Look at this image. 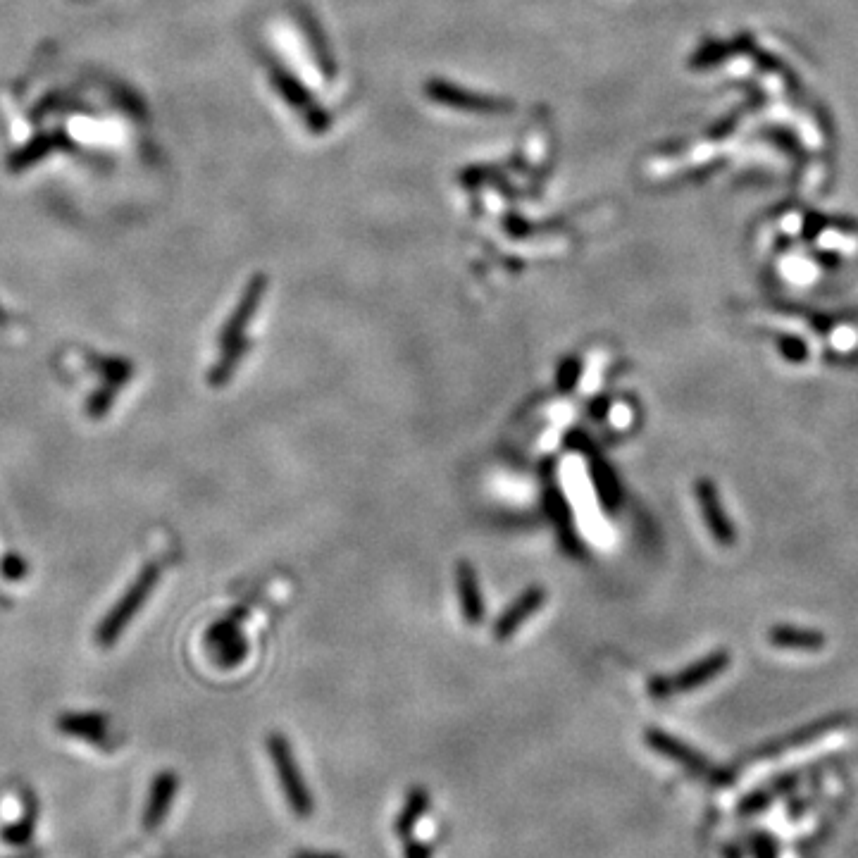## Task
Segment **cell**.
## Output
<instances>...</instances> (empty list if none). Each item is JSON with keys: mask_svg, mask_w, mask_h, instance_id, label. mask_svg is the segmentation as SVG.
Here are the masks:
<instances>
[{"mask_svg": "<svg viewBox=\"0 0 858 858\" xmlns=\"http://www.w3.org/2000/svg\"><path fill=\"white\" fill-rule=\"evenodd\" d=\"M265 282L263 279H253L251 284H248L246 294L241 296L239 306L232 313V317L227 320L225 329H222L220 334V358H217L215 368L208 372V384L210 387H225L229 379L234 377L236 368H239L241 358H244L246 353V339L244 332L246 327L251 325L253 315H256L260 296H263Z\"/></svg>", "mask_w": 858, "mask_h": 858, "instance_id": "6da1fadb", "label": "cell"}, {"mask_svg": "<svg viewBox=\"0 0 858 858\" xmlns=\"http://www.w3.org/2000/svg\"><path fill=\"white\" fill-rule=\"evenodd\" d=\"M267 751H270L272 763H275V773H277L279 787H282L286 797V804L291 806V811H294L298 818L313 816L315 811L313 794H310L308 782L303 780L301 768H298L289 739L279 735V732H272V735L267 737Z\"/></svg>", "mask_w": 858, "mask_h": 858, "instance_id": "7a4b0ae2", "label": "cell"}, {"mask_svg": "<svg viewBox=\"0 0 858 858\" xmlns=\"http://www.w3.org/2000/svg\"><path fill=\"white\" fill-rule=\"evenodd\" d=\"M644 739H646V746H651L656 754L675 761L677 766L685 768L689 775L699 777V780L711 782L715 787H725L732 782V777L727 775L723 768H715L708 758L701 756L699 751L682 742V739L670 735V732L658 730V727H649V730L644 732Z\"/></svg>", "mask_w": 858, "mask_h": 858, "instance_id": "3957f363", "label": "cell"}, {"mask_svg": "<svg viewBox=\"0 0 858 858\" xmlns=\"http://www.w3.org/2000/svg\"><path fill=\"white\" fill-rule=\"evenodd\" d=\"M160 580V568L158 565H146L139 572V577L132 582V587L124 592V596L113 606V611L105 615V620L98 627V642L103 646H110L120 639V634L127 630V625L132 623V618L141 611L143 603L148 601V596L155 589V584Z\"/></svg>", "mask_w": 858, "mask_h": 858, "instance_id": "277c9868", "label": "cell"}, {"mask_svg": "<svg viewBox=\"0 0 858 858\" xmlns=\"http://www.w3.org/2000/svg\"><path fill=\"white\" fill-rule=\"evenodd\" d=\"M725 665H727L725 654H713L673 677H654V680L649 682V694L654 696V699H668V696L694 692V689L704 687L706 682L715 680V677L723 673Z\"/></svg>", "mask_w": 858, "mask_h": 858, "instance_id": "5b68a950", "label": "cell"}, {"mask_svg": "<svg viewBox=\"0 0 858 858\" xmlns=\"http://www.w3.org/2000/svg\"><path fill=\"white\" fill-rule=\"evenodd\" d=\"M544 603H546L544 587H539V584L527 587L525 592H522L513 603H508L506 611L499 615V620L494 623V630H491L494 639L506 642V639H511L513 634H518V630L527 623V620L534 618V615L542 611Z\"/></svg>", "mask_w": 858, "mask_h": 858, "instance_id": "8992f818", "label": "cell"}, {"mask_svg": "<svg viewBox=\"0 0 858 858\" xmlns=\"http://www.w3.org/2000/svg\"><path fill=\"white\" fill-rule=\"evenodd\" d=\"M544 506L553 527H556L558 539H561V544L565 546V551H570V556H580L582 546L575 530V520H572L568 501H565L563 491L558 487V482L553 480V475L544 477Z\"/></svg>", "mask_w": 858, "mask_h": 858, "instance_id": "52a82bcc", "label": "cell"}, {"mask_svg": "<svg viewBox=\"0 0 858 858\" xmlns=\"http://www.w3.org/2000/svg\"><path fill=\"white\" fill-rule=\"evenodd\" d=\"M179 792V777L172 770H165L153 780L151 792H148L146 808H143V830L153 832L163 825V820L174 804Z\"/></svg>", "mask_w": 858, "mask_h": 858, "instance_id": "ba28073f", "label": "cell"}, {"mask_svg": "<svg viewBox=\"0 0 858 858\" xmlns=\"http://www.w3.org/2000/svg\"><path fill=\"white\" fill-rule=\"evenodd\" d=\"M696 501H699L701 515H704L706 527L711 530L715 542L723 546L735 544V530H732L730 520H727V515L723 511V503H720L718 491H715L711 482L708 480L696 482Z\"/></svg>", "mask_w": 858, "mask_h": 858, "instance_id": "9c48e42d", "label": "cell"}, {"mask_svg": "<svg viewBox=\"0 0 858 858\" xmlns=\"http://www.w3.org/2000/svg\"><path fill=\"white\" fill-rule=\"evenodd\" d=\"M456 587H458V599H460V608H463L465 623L480 625L484 620V613H487V606H484L480 575H477V570L472 568V563L468 561L456 563Z\"/></svg>", "mask_w": 858, "mask_h": 858, "instance_id": "30bf717a", "label": "cell"}, {"mask_svg": "<svg viewBox=\"0 0 858 858\" xmlns=\"http://www.w3.org/2000/svg\"><path fill=\"white\" fill-rule=\"evenodd\" d=\"M58 730L70 737L101 744L105 742V735H108V720L98 713H67L58 720Z\"/></svg>", "mask_w": 858, "mask_h": 858, "instance_id": "8fae6325", "label": "cell"}, {"mask_svg": "<svg viewBox=\"0 0 858 858\" xmlns=\"http://www.w3.org/2000/svg\"><path fill=\"white\" fill-rule=\"evenodd\" d=\"M429 811V792L425 787H413L410 789V794L406 797V804H403L401 813L396 816V835L401 839L413 837V830L418 828V823L422 818L427 816Z\"/></svg>", "mask_w": 858, "mask_h": 858, "instance_id": "7c38bea8", "label": "cell"}, {"mask_svg": "<svg viewBox=\"0 0 858 858\" xmlns=\"http://www.w3.org/2000/svg\"><path fill=\"white\" fill-rule=\"evenodd\" d=\"M587 456H589L587 458L589 468H592L596 494H599L603 506L615 508L620 501V491H618V482H615V477H613V470L608 468V465L601 460V456H596V453H587Z\"/></svg>", "mask_w": 858, "mask_h": 858, "instance_id": "4fadbf2b", "label": "cell"}, {"mask_svg": "<svg viewBox=\"0 0 858 858\" xmlns=\"http://www.w3.org/2000/svg\"><path fill=\"white\" fill-rule=\"evenodd\" d=\"M36 818H39V811H36L34 801H29L24 816L15 825H8L3 830V842L10 844V847H27L36 832Z\"/></svg>", "mask_w": 858, "mask_h": 858, "instance_id": "5bb4252c", "label": "cell"}, {"mask_svg": "<svg viewBox=\"0 0 858 858\" xmlns=\"http://www.w3.org/2000/svg\"><path fill=\"white\" fill-rule=\"evenodd\" d=\"M770 639H773V644L787 646V649H792V646H801L804 651H816L818 646H823V637H818V634H811V632L775 630L770 634Z\"/></svg>", "mask_w": 858, "mask_h": 858, "instance_id": "9a60e30c", "label": "cell"}, {"mask_svg": "<svg viewBox=\"0 0 858 858\" xmlns=\"http://www.w3.org/2000/svg\"><path fill=\"white\" fill-rule=\"evenodd\" d=\"M746 844L754 858H777L780 849H777V839L766 830H754L746 835Z\"/></svg>", "mask_w": 858, "mask_h": 858, "instance_id": "2e32d148", "label": "cell"}, {"mask_svg": "<svg viewBox=\"0 0 858 858\" xmlns=\"http://www.w3.org/2000/svg\"><path fill=\"white\" fill-rule=\"evenodd\" d=\"M582 377V360L580 358H565L561 363V368H558V391L561 394H570V391H575L577 382H580Z\"/></svg>", "mask_w": 858, "mask_h": 858, "instance_id": "e0dca14e", "label": "cell"}, {"mask_svg": "<svg viewBox=\"0 0 858 858\" xmlns=\"http://www.w3.org/2000/svg\"><path fill=\"white\" fill-rule=\"evenodd\" d=\"M770 804H773V794L766 792V789H756V792H751L749 797L742 799L739 813H742V816H756V813H763L766 808H770Z\"/></svg>", "mask_w": 858, "mask_h": 858, "instance_id": "ac0fdd59", "label": "cell"}, {"mask_svg": "<svg viewBox=\"0 0 858 858\" xmlns=\"http://www.w3.org/2000/svg\"><path fill=\"white\" fill-rule=\"evenodd\" d=\"M403 856L406 858H432V847L425 842H420V839H403Z\"/></svg>", "mask_w": 858, "mask_h": 858, "instance_id": "d6986e66", "label": "cell"}, {"mask_svg": "<svg viewBox=\"0 0 858 858\" xmlns=\"http://www.w3.org/2000/svg\"><path fill=\"white\" fill-rule=\"evenodd\" d=\"M294 858H346V856L332 854V851H310V849H303V851H296Z\"/></svg>", "mask_w": 858, "mask_h": 858, "instance_id": "ffe728a7", "label": "cell"}, {"mask_svg": "<svg viewBox=\"0 0 858 858\" xmlns=\"http://www.w3.org/2000/svg\"><path fill=\"white\" fill-rule=\"evenodd\" d=\"M723 856L725 858H744V849L739 847V844H725Z\"/></svg>", "mask_w": 858, "mask_h": 858, "instance_id": "44dd1931", "label": "cell"}, {"mask_svg": "<svg viewBox=\"0 0 858 858\" xmlns=\"http://www.w3.org/2000/svg\"><path fill=\"white\" fill-rule=\"evenodd\" d=\"M41 856H43L41 849H29V851H22V854H15V856H8V858H41Z\"/></svg>", "mask_w": 858, "mask_h": 858, "instance_id": "7402d4cb", "label": "cell"}, {"mask_svg": "<svg viewBox=\"0 0 858 858\" xmlns=\"http://www.w3.org/2000/svg\"><path fill=\"white\" fill-rule=\"evenodd\" d=\"M0 320H3V313H0Z\"/></svg>", "mask_w": 858, "mask_h": 858, "instance_id": "603a6c76", "label": "cell"}]
</instances>
